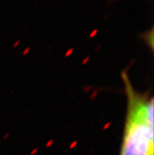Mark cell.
Listing matches in <instances>:
<instances>
[{
    "instance_id": "6da1fadb",
    "label": "cell",
    "mask_w": 154,
    "mask_h": 155,
    "mask_svg": "<svg viewBox=\"0 0 154 155\" xmlns=\"http://www.w3.org/2000/svg\"><path fill=\"white\" fill-rule=\"evenodd\" d=\"M122 79L127 105L120 155H154L152 98L135 90L126 73Z\"/></svg>"
}]
</instances>
